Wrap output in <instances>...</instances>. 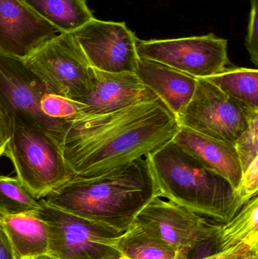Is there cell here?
<instances>
[{"label":"cell","mask_w":258,"mask_h":259,"mask_svg":"<svg viewBox=\"0 0 258 259\" xmlns=\"http://www.w3.org/2000/svg\"><path fill=\"white\" fill-rule=\"evenodd\" d=\"M62 152L74 178H92L146 157L173 140L178 121L158 98L68 121Z\"/></svg>","instance_id":"6da1fadb"},{"label":"cell","mask_w":258,"mask_h":259,"mask_svg":"<svg viewBox=\"0 0 258 259\" xmlns=\"http://www.w3.org/2000/svg\"><path fill=\"white\" fill-rule=\"evenodd\" d=\"M156 196L159 189L144 157L95 178H73L42 199L123 234Z\"/></svg>","instance_id":"7a4b0ae2"},{"label":"cell","mask_w":258,"mask_h":259,"mask_svg":"<svg viewBox=\"0 0 258 259\" xmlns=\"http://www.w3.org/2000/svg\"><path fill=\"white\" fill-rule=\"evenodd\" d=\"M159 196L221 225L245 205L233 186L171 140L147 155Z\"/></svg>","instance_id":"3957f363"},{"label":"cell","mask_w":258,"mask_h":259,"mask_svg":"<svg viewBox=\"0 0 258 259\" xmlns=\"http://www.w3.org/2000/svg\"><path fill=\"white\" fill-rule=\"evenodd\" d=\"M4 156L12 161L16 178L38 200L74 178L59 145L35 127L14 123Z\"/></svg>","instance_id":"277c9868"},{"label":"cell","mask_w":258,"mask_h":259,"mask_svg":"<svg viewBox=\"0 0 258 259\" xmlns=\"http://www.w3.org/2000/svg\"><path fill=\"white\" fill-rule=\"evenodd\" d=\"M23 61L51 94L82 103L92 91L94 68L73 33L56 35Z\"/></svg>","instance_id":"5b68a950"},{"label":"cell","mask_w":258,"mask_h":259,"mask_svg":"<svg viewBox=\"0 0 258 259\" xmlns=\"http://www.w3.org/2000/svg\"><path fill=\"white\" fill-rule=\"evenodd\" d=\"M36 210L48 232V256L57 259H121L112 246L121 233L39 200Z\"/></svg>","instance_id":"8992f818"},{"label":"cell","mask_w":258,"mask_h":259,"mask_svg":"<svg viewBox=\"0 0 258 259\" xmlns=\"http://www.w3.org/2000/svg\"><path fill=\"white\" fill-rule=\"evenodd\" d=\"M48 93L22 59L0 51V98L14 123L43 131L62 149L68 123L44 115L41 101Z\"/></svg>","instance_id":"52a82bcc"},{"label":"cell","mask_w":258,"mask_h":259,"mask_svg":"<svg viewBox=\"0 0 258 259\" xmlns=\"http://www.w3.org/2000/svg\"><path fill=\"white\" fill-rule=\"evenodd\" d=\"M197 80L195 93L177 120L179 124L234 146L258 110L245 107L204 79Z\"/></svg>","instance_id":"ba28073f"},{"label":"cell","mask_w":258,"mask_h":259,"mask_svg":"<svg viewBox=\"0 0 258 259\" xmlns=\"http://www.w3.org/2000/svg\"><path fill=\"white\" fill-rule=\"evenodd\" d=\"M138 56L156 61L195 78L215 75L231 65L227 53V40L216 35L177 39H137Z\"/></svg>","instance_id":"9c48e42d"},{"label":"cell","mask_w":258,"mask_h":259,"mask_svg":"<svg viewBox=\"0 0 258 259\" xmlns=\"http://www.w3.org/2000/svg\"><path fill=\"white\" fill-rule=\"evenodd\" d=\"M134 221L149 227L177 253L186 258L200 245L215 242L221 227V224L159 196H154Z\"/></svg>","instance_id":"30bf717a"},{"label":"cell","mask_w":258,"mask_h":259,"mask_svg":"<svg viewBox=\"0 0 258 259\" xmlns=\"http://www.w3.org/2000/svg\"><path fill=\"white\" fill-rule=\"evenodd\" d=\"M95 69L109 73H135L138 38L124 22L91 20L73 33Z\"/></svg>","instance_id":"8fae6325"},{"label":"cell","mask_w":258,"mask_h":259,"mask_svg":"<svg viewBox=\"0 0 258 259\" xmlns=\"http://www.w3.org/2000/svg\"><path fill=\"white\" fill-rule=\"evenodd\" d=\"M56 32L21 0H0V51L25 59Z\"/></svg>","instance_id":"7c38bea8"},{"label":"cell","mask_w":258,"mask_h":259,"mask_svg":"<svg viewBox=\"0 0 258 259\" xmlns=\"http://www.w3.org/2000/svg\"><path fill=\"white\" fill-rule=\"evenodd\" d=\"M94 73L93 86L89 95L82 102L86 107L80 115L111 113L158 98L135 73L105 72L95 68Z\"/></svg>","instance_id":"4fadbf2b"},{"label":"cell","mask_w":258,"mask_h":259,"mask_svg":"<svg viewBox=\"0 0 258 259\" xmlns=\"http://www.w3.org/2000/svg\"><path fill=\"white\" fill-rule=\"evenodd\" d=\"M135 74L177 120L190 102L198 82L197 78L186 73L140 57Z\"/></svg>","instance_id":"5bb4252c"},{"label":"cell","mask_w":258,"mask_h":259,"mask_svg":"<svg viewBox=\"0 0 258 259\" xmlns=\"http://www.w3.org/2000/svg\"><path fill=\"white\" fill-rule=\"evenodd\" d=\"M172 141L203 166L227 180L238 193L243 171L233 145L181 126Z\"/></svg>","instance_id":"9a60e30c"},{"label":"cell","mask_w":258,"mask_h":259,"mask_svg":"<svg viewBox=\"0 0 258 259\" xmlns=\"http://www.w3.org/2000/svg\"><path fill=\"white\" fill-rule=\"evenodd\" d=\"M16 259H35L49 253L45 222L36 211L0 218Z\"/></svg>","instance_id":"2e32d148"},{"label":"cell","mask_w":258,"mask_h":259,"mask_svg":"<svg viewBox=\"0 0 258 259\" xmlns=\"http://www.w3.org/2000/svg\"><path fill=\"white\" fill-rule=\"evenodd\" d=\"M112 246L121 259H189L177 253L149 227L133 221Z\"/></svg>","instance_id":"e0dca14e"},{"label":"cell","mask_w":258,"mask_h":259,"mask_svg":"<svg viewBox=\"0 0 258 259\" xmlns=\"http://www.w3.org/2000/svg\"><path fill=\"white\" fill-rule=\"evenodd\" d=\"M21 1L60 33H73L94 18L87 0Z\"/></svg>","instance_id":"ac0fdd59"},{"label":"cell","mask_w":258,"mask_h":259,"mask_svg":"<svg viewBox=\"0 0 258 259\" xmlns=\"http://www.w3.org/2000/svg\"><path fill=\"white\" fill-rule=\"evenodd\" d=\"M217 252H224L245 244L258 253V197L251 198L238 214L221 229L215 240Z\"/></svg>","instance_id":"d6986e66"},{"label":"cell","mask_w":258,"mask_h":259,"mask_svg":"<svg viewBox=\"0 0 258 259\" xmlns=\"http://www.w3.org/2000/svg\"><path fill=\"white\" fill-rule=\"evenodd\" d=\"M202 79L245 107L258 110L257 69L231 65L218 74Z\"/></svg>","instance_id":"ffe728a7"},{"label":"cell","mask_w":258,"mask_h":259,"mask_svg":"<svg viewBox=\"0 0 258 259\" xmlns=\"http://www.w3.org/2000/svg\"><path fill=\"white\" fill-rule=\"evenodd\" d=\"M40 207L16 177L0 175V218L35 211Z\"/></svg>","instance_id":"44dd1931"},{"label":"cell","mask_w":258,"mask_h":259,"mask_svg":"<svg viewBox=\"0 0 258 259\" xmlns=\"http://www.w3.org/2000/svg\"><path fill=\"white\" fill-rule=\"evenodd\" d=\"M86 105L80 102L48 93L41 101V110L45 116L57 121H69L81 115Z\"/></svg>","instance_id":"7402d4cb"},{"label":"cell","mask_w":258,"mask_h":259,"mask_svg":"<svg viewBox=\"0 0 258 259\" xmlns=\"http://www.w3.org/2000/svg\"><path fill=\"white\" fill-rule=\"evenodd\" d=\"M234 146L244 173L258 158V111L253 112L248 127L236 140Z\"/></svg>","instance_id":"603a6c76"},{"label":"cell","mask_w":258,"mask_h":259,"mask_svg":"<svg viewBox=\"0 0 258 259\" xmlns=\"http://www.w3.org/2000/svg\"><path fill=\"white\" fill-rule=\"evenodd\" d=\"M251 12L245 47L253 63L258 65V0H250Z\"/></svg>","instance_id":"cb8c5ba5"},{"label":"cell","mask_w":258,"mask_h":259,"mask_svg":"<svg viewBox=\"0 0 258 259\" xmlns=\"http://www.w3.org/2000/svg\"><path fill=\"white\" fill-rule=\"evenodd\" d=\"M257 190L258 158L244 172L238 193L246 203L251 198L257 195Z\"/></svg>","instance_id":"d4e9b609"},{"label":"cell","mask_w":258,"mask_h":259,"mask_svg":"<svg viewBox=\"0 0 258 259\" xmlns=\"http://www.w3.org/2000/svg\"><path fill=\"white\" fill-rule=\"evenodd\" d=\"M14 119L0 98V158L4 156L6 146L12 137Z\"/></svg>","instance_id":"484cf974"},{"label":"cell","mask_w":258,"mask_h":259,"mask_svg":"<svg viewBox=\"0 0 258 259\" xmlns=\"http://www.w3.org/2000/svg\"><path fill=\"white\" fill-rule=\"evenodd\" d=\"M249 252H251V249L246 245L240 244L231 248L228 250L215 252L212 255H207V256L198 259H239L242 255Z\"/></svg>","instance_id":"4316f807"},{"label":"cell","mask_w":258,"mask_h":259,"mask_svg":"<svg viewBox=\"0 0 258 259\" xmlns=\"http://www.w3.org/2000/svg\"><path fill=\"white\" fill-rule=\"evenodd\" d=\"M0 259H16L12 243L0 221Z\"/></svg>","instance_id":"83f0119b"},{"label":"cell","mask_w":258,"mask_h":259,"mask_svg":"<svg viewBox=\"0 0 258 259\" xmlns=\"http://www.w3.org/2000/svg\"><path fill=\"white\" fill-rule=\"evenodd\" d=\"M239 259H258V253L251 252H247Z\"/></svg>","instance_id":"f1b7e54d"}]
</instances>
